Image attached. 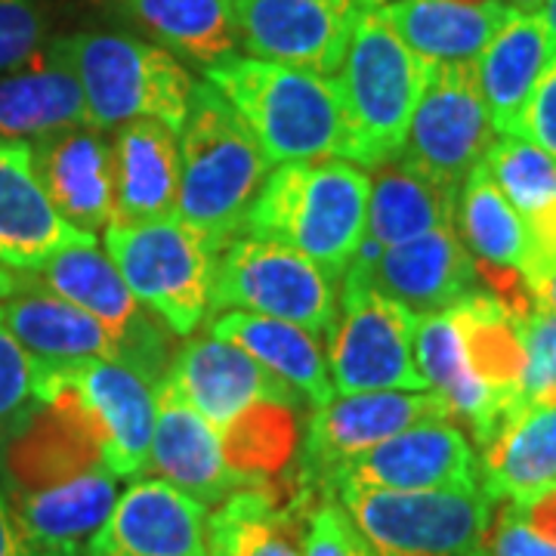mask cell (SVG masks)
I'll return each instance as SVG.
<instances>
[{
    "instance_id": "30",
    "label": "cell",
    "mask_w": 556,
    "mask_h": 556,
    "mask_svg": "<svg viewBox=\"0 0 556 556\" xmlns=\"http://www.w3.org/2000/svg\"><path fill=\"white\" fill-rule=\"evenodd\" d=\"M112 13L201 72L239 50L232 0H112Z\"/></svg>"
},
{
    "instance_id": "39",
    "label": "cell",
    "mask_w": 556,
    "mask_h": 556,
    "mask_svg": "<svg viewBox=\"0 0 556 556\" xmlns=\"http://www.w3.org/2000/svg\"><path fill=\"white\" fill-rule=\"evenodd\" d=\"M50 43V10L43 0H0V75L35 60Z\"/></svg>"
},
{
    "instance_id": "7",
    "label": "cell",
    "mask_w": 556,
    "mask_h": 556,
    "mask_svg": "<svg viewBox=\"0 0 556 556\" xmlns=\"http://www.w3.org/2000/svg\"><path fill=\"white\" fill-rule=\"evenodd\" d=\"M214 309L281 318L321 340L338 321V278L281 241L239 232L219 248Z\"/></svg>"
},
{
    "instance_id": "6",
    "label": "cell",
    "mask_w": 556,
    "mask_h": 556,
    "mask_svg": "<svg viewBox=\"0 0 556 556\" xmlns=\"http://www.w3.org/2000/svg\"><path fill=\"white\" fill-rule=\"evenodd\" d=\"M102 239L130 294L164 318L174 334H195L211 309L217 241L179 217L137 226L112 223Z\"/></svg>"
},
{
    "instance_id": "10",
    "label": "cell",
    "mask_w": 556,
    "mask_h": 556,
    "mask_svg": "<svg viewBox=\"0 0 556 556\" xmlns=\"http://www.w3.org/2000/svg\"><path fill=\"white\" fill-rule=\"evenodd\" d=\"M424 420H455L437 390H375L334 396L309 417L300 452L298 489L306 495H334V477L383 439Z\"/></svg>"
},
{
    "instance_id": "32",
    "label": "cell",
    "mask_w": 556,
    "mask_h": 556,
    "mask_svg": "<svg viewBox=\"0 0 556 556\" xmlns=\"http://www.w3.org/2000/svg\"><path fill=\"white\" fill-rule=\"evenodd\" d=\"M517 13L510 0H390L383 3V16L399 38L415 50L420 60L477 62L479 53L495 38L497 28Z\"/></svg>"
},
{
    "instance_id": "23",
    "label": "cell",
    "mask_w": 556,
    "mask_h": 556,
    "mask_svg": "<svg viewBox=\"0 0 556 556\" xmlns=\"http://www.w3.org/2000/svg\"><path fill=\"white\" fill-rule=\"evenodd\" d=\"M25 556H84L118 501V477L105 467L38 492H7Z\"/></svg>"
},
{
    "instance_id": "36",
    "label": "cell",
    "mask_w": 556,
    "mask_h": 556,
    "mask_svg": "<svg viewBox=\"0 0 556 556\" xmlns=\"http://www.w3.org/2000/svg\"><path fill=\"white\" fill-rule=\"evenodd\" d=\"M467 362L507 408H522V375H526V343L522 318L510 313L495 294L473 291L452 306Z\"/></svg>"
},
{
    "instance_id": "46",
    "label": "cell",
    "mask_w": 556,
    "mask_h": 556,
    "mask_svg": "<svg viewBox=\"0 0 556 556\" xmlns=\"http://www.w3.org/2000/svg\"><path fill=\"white\" fill-rule=\"evenodd\" d=\"M0 556H25V544H22L20 526L13 517V507H10V497L0 485Z\"/></svg>"
},
{
    "instance_id": "26",
    "label": "cell",
    "mask_w": 556,
    "mask_h": 556,
    "mask_svg": "<svg viewBox=\"0 0 556 556\" xmlns=\"http://www.w3.org/2000/svg\"><path fill=\"white\" fill-rule=\"evenodd\" d=\"M556 56V38L541 13L517 10L497 28L489 47L473 62L479 93L497 137H522V115L538 78Z\"/></svg>"
},
{
    "instance_id": "40",
    "label": "cell",
    "mask_w": 556,
    "mask_h": 556,
    "mask_svg": "<svg viewBox=\"0 0 556 556\" xmlns=\"http://www.w3.org/2000/svg\"><path fill=\"white\" fill-rule=\"evenodd\" d=\"M35 365L0 321V439L38 408Z\"/></svg>"
},
{
    "instance_id": "50",
    "label": "cell",
    "mask_w": 556,
    "mask_h": 556,
    "mask_svg": "<svg viewBox=\"0 0 556 556\" xmlns=\"http://www.w3.org/2000/svg\"><path fill=\"white\" fill-rule=\"evenodd\" d=\"M510 3L522 13H541V7H544V0H510Z\"/></svg>"
},
{
    "instance_id": "44",
    "label": "cell",
    "mask_w": 556,
    "mask_h": 556,
    "mask_svg": "<svg viewBox=\"0 0 556 556\" xmlns=\"http://www.w3.org/2000/svg\"><path fill=\"white\" fill-rule=\"evenodd\" d=\"M522 137L532 139L544 152L556 159V56L547 62L544 75L538 78L532 100L522 115Z\"/></svg>"
},
{
    "instance_id": "16",
    "label": "cell",
    "mask_w": 556,
    "mask_h": 556,
    "mask_svg": "<svg viewBox=\"0 0 556 556\" xmlns=\"http://www.w3.org/2000/svg\"><path fill=\"white\" fill-rule=\"evenodd\" d=\"M334 489L437 492L482 489V479L477 452L455 420H424L353 457L334 477Z\"/></svg>"
},
{
    "instance_id": "14",
    "label": "cell",
    "mask_w": 556,
    "mask_h": 556,
    "mask_svg": "<svg viewBox=\"0 0 556 556\" xmlns=\"http://www.w3.org/2000/svg\"><path fill=\"white\" fill-rule=\"evenodd\" d=\"M0 321L35 365L38 399L56 396L62 378L93 358H118V343L90 313L22 273L20 288L0 300Z\"/></svg>"
},
{
    "instance_id": "18",
    "label": "cell",
    "mask_w": 556,
    "mask_h": 556,
    "mask_svg": "<svg viewBox=\"0 0 556 556\" xmlns=\"http://www.w3.org/2000/svg\"><path fill=\"white\" fill-rule=\"evenodd\" d=\"M159 383L118 358H93L62 378L60 390L75 387L84 399L100 433L105 470L118 479H137L149 467Z\"/></svg>"
},
{
    "instance_id": "20",
    "label": "cell",
    "mask_w": 556,
    "mask_h": 556,
    "mask_svg": "<svg viewBox=\"0 0 556 556\" xmlns=\"http://www.w3.org/2000/svg\"><path fill=\"white\" fill-rule=\"evenodd\" d=\"M177 393L199 412L214 430L232 424L241 412L260 402H278L300 408L306 399L291 390L285 380L266 371L257 358L248 356L236 343L219 338H189L164 375Z\"/></svg>"
},
{
    "instance_id": "43",
    "label": "cell",
    "mask_w": 556,
    "mask_h": 556,
    "mask_svg": "<svg viewBox=\"0 0 556 556\" xmlns=\"http://www.w3.org/2000/svg\"><path fill=\"white\" fill-rule=\"evenodd\" d=\"M489 556H556V547L522 519L517 504L504 501V507L492 517Z\"/></svg>"
},
{
    "instance_id": "8",
    "label": "cell",
    "mask_w": 556,
    "mask_h": 556,
    "mask_svg": "<svg viewBox=\"0 0 556 556\" xmlns=\"http://www.w3.org/2000/svg\"><path fill=\"white\" fill-rule=\"evenodd\" d=\"M338 495L378 556H489L497 501L485 489H338Z\"/></svg>"
},
{
    "instance_id": "38",
    "label": "cell",
    "mask_w": 556,
    "mask_h": 556,
    "mask_svg": "<svg viewBox=\"0 0 556 556\" xmlns=\"http://www.w3.org/2000/svg\"><path fill=\"white\" fill-rule=\"evenodd\" d=\"M219 442L236 473L251 482H266V477H273L288 464L298 445L294 408L278 402L251 405L219 430Z\"/></svg>"
},
{
    "instance_id": "2",
    "label": "cell",
    "mask_w": 556,
    "mask_h": 556,
    "mask_svg": "<svg viewBox=\"0 0 556 556\" xmlns=\"http://www.w3.org/2000/svg\"><path fill=\"white\" fill-rule=\"evenodd\" d=\"M266 170L269 161L232 102L211 80H195L179 127L177 217L223 248L244 232Z\"/></svg>"
},
{
    "instance_id": "28",
    "label": "cell",
    "mask_w": 556,
    "mask_h": 556,
    "mask_svg": "<svg viewBox=\"0 0 556 556\" xmlns=\"http://www.w3.org/2000/svg\"><path fill=\"white\" fill-rule=\"evenodd\" d=\"M479 452V479L492 501L526 504L556 489V396L526 402Z\"/></svg>"
},
{
    "instance_id": "42",
    "label": "cell",
    "mask_w": 556,
    "mask_h": 556,
    "mask_svg": "<svg viewBox=\"0 0 556 556\" xmlns=\"http://www.w3.org/2000/svg\"><path fill=\"white\" fill-rule=\"evenodd\" d=\"M522 343H526V375L522 399L556 396V313L535 309L522 318Z\"/></svg>"
},
{
    "instance_id": "29",
    "label": "cell",
    "mask_w": 556,
    "mask_h": 556,
    "mask_svg": "<svg viewBox=\"0 0 556 556\" xmlns=\"http://www.w3.org/2000/svg\"><path fill=\"white\" fill-rule=\"evenodd\" d=\"M485 170L514 204L529 232V288L556 269V159L526 137H497L485 155Z\"/></svg>"
},
{
    "instance_id": "24",
    "label": "cell",
    "mask_w": 556,
    "mask_h": 556,
    "mask_svg": "<svg viewBox=\"0 0 556 556\" xmlns=\"http://www.w3.org/2000/svg\"><path fill=\"white\" fill-rule=\"evenodd\" d=\"M316 497L251 482L214 504L207 517V556H303Z\"/></svg>"
},
{
    "instance_id": "17",
    "label": "cell",
    "mask_w": 556,
    "mask_h": 556,
    "mask_svg": "<svg viewBox=\"0 0 556 556\" xmlns=\"http://www.w3.org/2000/svg\"><path fill=\"white\" fill-rule=\"evenodd\" d=\"M358 263L375 288L408 306L415 316L452 309L457 300L479 291L477 260L457 236V226H442L393 248L362 241Z\"/></svg>"
},
{
    "instance_id": "31",
    "label": "cell",
    "mask_w": 556,
    "mask_h": 556,
    "mask_svg": "<svg viewBox=\"0 0 556 556\" xmlns=\"http://www.w3.org/2000/svg\"><path fill=\"white\" fill-rule=\"evenodd\" d=\"M78 124H87L84 93L53 38L35 60L0 75V142H31Z\"/></svg>"
},
{
    "instance_id": "22",
    "label": "cell",
    "mask_w": 556,
    "mask_h": 556,
    "mask_svg": "<svg viewBox=\"0 0 556 556\" xmlns=\"http://www.w3.org/2000/svg\"><path fill=\"white\" fill-rule=\"evenodd\" d=\"M146 470L159 473V479L195 497L204 507H214L241 485H251V479L229 467L217 430L179 396L167 378L159 383L155 433Z\"/></svg>"
},
{
    "instance_id": "51",
    "label": "cell",
    "mask_w": 556,
    "mask_h": 556,
    "mask_svg": "<svg viewBox=\"0 0 556 556\" xmlns=\"http://www.w3.org/2000/svg\"><path fill=\"white\" fill-rule=\"evenodd\" d=\"M457 3H482V0H457Z\"/></svg>"
},
{
    "instance_id": "3",
    "label": "cell",
    "mask_w": 556,
    "mask_h": 556,
    "mask_svg": "<svg viewBox=\"0 0 556 556\" xmlns=\"http://www.w3.org/2000/svg\"><path fill=\"white\" fill-rule=\"evenodd\" d=\"M239 112L269 164L350 161V134L334 78L254 56H226L204 68Z\"/></svg>"
},
{
    "instance_id": "48",
    "label": "cell",
    "mask_w": 556,
    "mask_h": 556,
    "mask_svg": "<svg viewBox=\"0 0 556 556\" xmlns=\"http://www.w3.org/2000/svg\"><path fill=\"white\" fill-rule=\"evenodd\" d=\"M22 281V273H16V269H10V266H3L0 263V300H7L16 288H20Z\"/></svg>"
},
{
    "instance_id": "9",
    "label": "cell",
    "mask_w": 556,
    "mask_h": 556,
    "mask_svg": "<svg viewBox=\"0 0 556 556\" xmlns=\"http://www.w3.org/2000/svg\"><path fill=\"white\" fill-rule=\"evenodd\" d=\"M415 313L378 291L368 273L353 263L328 350L334 393L427 390L430 383L415 358Z\"/></svg>"
},
{
    "instance_id": "33",
    "label": "cell",
    "mask_w": 556,
    "mask_h": 556,
    "mask_svg": "<svg viewBox=\"0 0 556 556\" xmlns=\"http://www.w3.org/2000/svg\"><path fill=\"white\" fill-rule=\"evenodd\" d=\"M415 358L427 383L448 402L452 417L464 420L473 430L479 448L495 437L507 417L514 415V408H507L473 375L452 309L433 313V316H417Z\"/></svg>"
},
{
    "instance_id": "21",
    "label": "cell",
    "mask_w": 556,
    "mask_h": 556,
    "mask_svg": "<svg viewBox=\"0 0 556 556\" xmlns=\"http://www.w3.org/2000/svg\"><path fill=\"white\" fill-rule=\"evenodd\" d=\"M84 556H207V507L164 479H137Z\"/></svg>"
},
{
    "instance_id": "13",
    "label": "cell",
    "mask_w": 556,
    "mask_h": 556,
    "mask_svg": "<svg viewBox=\"0 0 556 556\" xmlns=\"http://www.w3.org/2000/svg\"><path fill=\"white\" fill-rule=\"evenodd\" d=\"M105 467L97 424L75 387L60 393L0 439L3 492H38Z\"/></svg>"
},
{
    "instance_id": "45",
    "label": "cell",
    "mask_w": 556,
    "mask_h": 556,
    "mask_svg": "<svg viewBox=\"0 0 556 556\" xmlns=\"http://www.w3.org/2000/svg\"><path fill=\"white\" fill-rule=\"evenodd\" d=\"M517 507L522 519L535 529L538 535L544 538V541H551L556 547V489L532 497L526 504H517Z\"/></svg>"
},
{
    "instance_id": "49",
    "label": "cell",
    "mask_w": 556,
    "mask_h": 556,
    "mask_svg": "<svg viewBox=\"0 0 556 556\" xmlns=\"http://www.w3.org/2000/svg\"><path fill=\"white\" fill-rule=\"evenodd\" d=\"M541 20L547 22L551 35L556 38V0H544V7H541Z\"/></svg>"
},
{
    "instance_id": "37",
    "label": "cell",
    "mask_w": 556,
    "mask_h": 556,
    "mask_svg": "<svg viewBox=\"0 0 556 556\" xmlns=\"http://www.w3.org/2000/svg\"><path fill=\"white\" fill-rule=\"evenodd\" d=\"M455 226L477 263L519 269V273L526 269L529 263L526 223L519 219L514 204L504 199L495 179L489 177L485 164H479L457 192Z\"/></svg>"
},
{
    "instance_id": "11",
    "label": "cell",
    "mask_w": 556,
    "mask_h": 556,
    "mask_svg": "<svg viewBox=\"0 0 556 556\" xmlns=\"http://www.w3.org/2000/svg\"><path fill=\"white\" fill-rule=\"evenodd\" d=\"M492 142L495 127L479 93L473 62L433 65L399 159L439 186L460 192L464 179L485 161Z\"/></svg>"
},
{
    "instance_id": "1",
    "label": "cell",
    "mask_w": 556,
    "mask_h": 556,
    "mask_svg": "<svg viewBox=\"0 0 556 556\" xmlns=\"http://www.w3.org/2000/svg\"><path fill=\"white\" fill-rule=\"evenodd\" d=\"M368 192V170L346 159L278 164L244 219V232L281 241L340 278L365 241Z\"/></svg>"
},
{
    "instance_id": "52",
    "label": "cell",
    "mask_w": 556,
    "mask_h": 556,
    "mask_svg": "<svg viewBox=\"0 0 556 556\" xmlns=\"http://www.w3.org/2000/svg\"><path fill=\"white\" fill-rule=\"evenodd\" d=\"M368 3H380V7H383V3H390V0H368Z\"/></svg>"
},
{
    "instance_id": "47",
    "label": "cell",
    "mask_w": 556,
    "mask_h": 556,
    "mask_svg": "<svg viewBox=\"0 0 556 556\" xmlns=\"http://www.w3.org/2000/svg\"><path fill=\"white\" fill-rule=\"evenodd\" d=\"M532 294H535L538 309L556 313V269L554 273H547L538 285H532Z\"/></svg>"
},
{
    "instance_id": "19",
    "label": "cell",
    "mask_w": 556,
    "mask_h": 556,
    "mask_svg": "<svg viewBox=\"0 0 556 556\" xmlns=\"http://www.w3.org/2000/svg\"><path fill=\"white\" fill-rule=\"evenodd\" d=\"M31 167L47 199L87 236L115 223V142L109 130L78 124L31 139Z\"/></svg>"
},
{
    "instance_id": "5",
    "label": "cell",
    "mask_w": 556,
    "mask_h": 556,
    "mask_svg": "<svg viewBox=\"0 0 556 556\" xmlns=\"http://www.w3.org/2000/svg\"><path fill=\"white\" fill-rule=\"evenodd\" d=\"M53 47L78 78L87 124L109 134L134 118L182 127L195 78L159 43L112 28H84L53 38Z\"/></svg>"
},
{
    "instance_id": "15",
    "label": "cell",
    "mask_w": 556,
    "mask_h": 556,
    "mask_svg": "<svg viewBox=\"0 0 556 556\" xmlns=\"http://www.w3.org/2000/svg\"><path fill=\"white\" fill-rule=\"evenodd\" d=\"M248 56L338 75L362 0H232Z\"/></svg>"
},
{
    "instance_id": "4",
    "label": "cell",
    "mask_w": 556,
    "mask_h": 556,
    "mask_svg": "<svg viewBox=\"0 0 556 556\" xmlns=\"http://www.w3.org/2000/svg\"><path fill=\"white\" fill-rule=\"evenodd\" d=\"M433 62L399 38L380 3L362 0L334 87L350 134V161L375 170L402 155L405 134Z\"/></svg>"
},
{
    "instance_id": "27",
    "label": "cell",
    "mask_w": 556,
    "mask_h": 556,
    "mask_svg": "<svg viewBox=\"0 0 556 556\" xmlns=\"http://www.w3.org/2000/svg\"><path fill=\"white\" fill-rule=\"evenodd\" d=\"M115 223L137 226L177 217L179 142L164 121L134 118L112 130Z\"/></svg>"
},
{
    "instance_id": "35",
    "label": "cell",
    "mask_w": 556,
    "mask_h": 556,
    "mask_svg": "<svg viewBox=\"0 0 556 556\" xmlns=\"http://www.w3.org/2000/svg\"><path fill=\"white\" fill-rule=\"evenodd\" d=\"M455 189L439 186L402 159L383 161L371 170L365 239L378 248H393L442 226H455Z\"/></svg>"
},
{
    "instance_id": "12",
    "label": "cell",
    "mask_w": 556,
    "mask_h": 556,
    "mask_svg": "<svg viewBox=\"0 0 556 556\" xmlns=\"http://www.w3.org/2000/svg\"><path fill=\"white\" fill-rule=\"evenodd\" d=\"M31 276L50 291L90 313L118 343V362L134 365L146 378L164 380L170 362V340L159 325V316L142 313L127 281L97 241L72 244L47 260Z\"/></svg>"
},
{
    "instance_id": "41",
    "label": "cell",
    "mask_w": 556,
    "mask_h": 556,
    "mask_svg": "<svg viewBox=\"0 0 556 556\" xmlns=\"http://www.w3.org/2000/svg\"><path fill=\"white\" fill-rule=\"evenodd\" d=\"M303 556H378V551L358 532L353 517L334 495H321L309 514V535Z\"/></svg>"
},
{
    "instance_id": "25",
    "label": "cell",
    "mask_w": 556,
    "mask_h": 556,
    "mask_svg": "<svg viewBox=\"0 0 556 556\" xmlns=\"http://www.w3.org/2000/svg\"><path fill=\"white\" fill-rule=\"evenodd\" d=\"M97 241L60 217L31 167V142H0V263L38 273L53 254Z\"/></svg>"
},
{
    "instance_id": "34",
    "label": "cell",
    "mask_w": 556,
    "mask_h": 556,
    "mask_svg": "<svg viewBox=\"0 0 556 556\" xmlns=\"http://www.w3.org/2000/svg\"><path fill=\"white\" fill-rule=\"evenodd\" d=\"M211 334L241 346L248 356L257 358L266 371L285 380L291 390H298L300 396L313 402L316 408L328 405L338 396L318 338L291 321L254 316V313H223L219 318H214Z\"/></svg>"
}]
</instances>
